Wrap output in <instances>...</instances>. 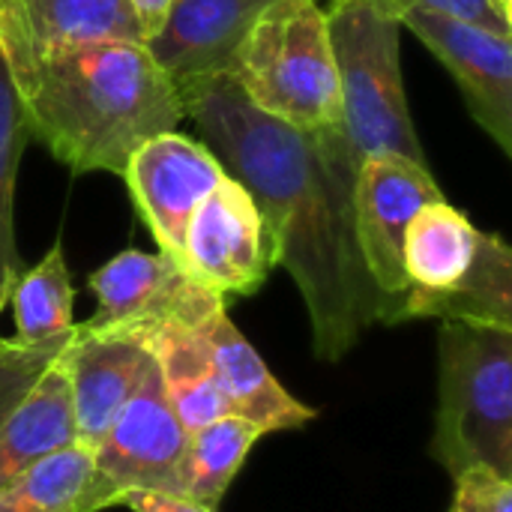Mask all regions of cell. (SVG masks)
Instances as JSON below:
<instances>
[{"label": "cell", "instance_id": "1", "mask_svg": "<svg viewBox=\"0 0 512 512\" xmlns=\"http://www.w3.org/2000/svg\"><path fill=\"white\" fill-rule=\"evenodd\" d=\"M180 96L225 174L258 204L276 267H285L303 294L315 357L336 363L375 324H399L396 306L378 291L360 255L354 186L330 171L315 135L249 105L222 72Z\"/></svg>", "mask_w": 512, "mask_h": 512}, {"label": "cell", "instance_id": "2", "mask_svg": "<svg viewBox=\"0 0 512 512\" xmlns=\"http://www.w3.org/2000/svg\"><path fill=\"white\" fill-rule=\"evenodd\" d=\"M27 129L75 174H123L150 138L186 117L183 96L144 42H93L39 54L15 78Z\"/></svg>", "mask_w": 512, "mask_h": 512}, {"label": "cell", "instance_id": "3", "mask_svg": "<svg viewBox=\"0 0 512 512\" xmlns=\"http://www.w3.org/2000/svg\"><path fill=\"white\" fill-rule=\"evenodd\" d=\"M324 9L339 75V123L312 135L330 171L354 186L369 156L396 153L429 165L402 84L399 12L387 0H330Z\"/></svg>", "mask_w": 512, "mask_h": 512}, {"label": "cell", "instance_id": "4", "mask_svg": "<svg viewBox=\"0 0 512 512\" xmlns=\"http://www.w3.org/2000/svg\"><path fill=\"white\" fill-rule=\"evenodd\" d=\"M429 453L450 477L489 468L512 480V330L441 321Z\"/></svg>", "mask_w": 512, "mask_h": 512}, {"label": "cell", "instance_id": "5", "mask_svg": "<svg viewBox=\"0 0 512 512\" xmlns=\"http://www.w3.org/2000/svg\"><path fill=\"white\" fill-rule=\"evenodd\" d=\"M222 75L273 120L318 132L339 123V75L321 0H273Z\"/></svg>", "mask_w": 512, "mask_h": 512}, {"label": "cell", "instance_id": "6", "mask_svg": "<svg viewBox=\"0 0 512 512\" xmlns=\"http://www.w3.org/2000/svg\"><path fill=\"white\" fill-rule=\"evenodd\" d=\"M96 312L87 330L147 333L162 324H204L228 309V300L201 285L177 258L165 252L126 249L90 276Z\"/></svg>", "mask_w": 512, "mask_h": 512}, {"label": "cell", "instance_id": "7", "mask_svg": "<svg viewBox=\"0 0 512 512\" xmlns=\"http://www.w3.org/2000/svg\"><path fill=\"white\" fill-rule=\"evenodd\" d=\"M186 444L189 432L177 420L153 360L138 390L93 450L96 480L108 492L111 507H117L126 492L177 495Z\"/></svg>", "mask_w": 512, "mask_h": 512}, {"label": "cell", "instance_id": "8", "mask_svg": "<svg viewBox=\"0 0 512 512\" xmlns=\"http://www.w3.org/2000/svg\"><path fill=\"white\" fill-rule=\"evenodd\" d=\"M435 201H447L435 183L429 165L414 159L381 153L360 165L354 183V231L360 255L378 285V291L396 306L402 324V300L408 294L405 276V234L414 216Z\"/></svg>", "mask_w": 512, "mask_h": 512}, {"label": "cell", "instance_id": "9", "mask_svg": "<svg viewBox=\"0 0 512 512\" xmlns=\"http://www.w3.org/2000/svg\"><path fill=\"white\" fill-rule=\"evenodd\" d=\"M180 264L219 297L255 294L276 267V246L243 183H222L192 213Z\"/></svg>", "mask_w": 512, "mask_h": 512}, {"label": "cell", "instance_id": "10", "mask_svg": "<svg viewBox=\"0 0 512 512\" xmlns=\"http://www.w3.org/2000/svg\"><path fill=\"white\" fill-rule=\"evenodd\" d=\"M120 177L147 231L159 243V252L180 261L189 219L222 183L225 168L207 144L174 129L144 141L129 156Z\"/></svg>", "mask_w": 512, "mask_h": 512}, {"label": "cell", "instance_id": "11", "mask_svg": "<svg viewBox=\"0 0 512 512\" xmlns=\"http://www.w3.org/2000/svg\"><path fill=\"white\" fill-rule=\"evenodd\" d=\"M399 21L450 69L474 120L507 156H512L510 36L414 6L402 9Z\"/></svg>", "mask_w": 512, "mask_h": 512}, {"label": "cell", "instance_id": "12", "mask_svg": "<svg viewBox=\"0 0 512 512\" xmlns=\"http://www.w3.org/2000/svg\"><path fill=\"white\" fill-rule=\"evenodd\" d=\"M63 363L78 444L96 450L153 366V354L141 333L87 330L84 324H75L72 339L63 348Z\"/></svg>", "mask_w": 512, "mask_h": 512}, {"label": "cell", "instance_id": "13", "mask_svg": "<svg viewBox=\"0 0 512 512\" xmlns=\"http://www.w3.org/2000/svg\"><path fill=\"white\" fill-rule=\"evenodd\" d=\"M273 0H171L147 51L186 90L225 69L231 51Z\"/></svg>", "mask_w": 512, "mask_h": 512}, {"label": "cell", "instance_id": "14", "mask_svg": "<svg viewBox=\"0 0 512 512\" xmlns=\"http://www.w3.org/2000/svg\"><path fill=\"white\" fill-rule=\"evenodd\" d=\"M204 342L210 354L213 378L228 402V411L258 426L264 435L309 426L318 414L315 408L294 399L246 342V336L231 324L228 309L204 321Z\"/></svg>", "mask_w": 512, "mask_h": 512}, {"label": "cell", "instance_id": "15", "mask_svg": "<svg viewBox=\"0 0 512 512\" xmlns=\"http://www.w3.org/2000/svg\"><path fill=\"white\" fill-rule=\"evenodd\" d=\"M72 339V336H69ZM66 348V345H63ZM72 396L63 351L0 423V489L39 459L75 444Z\"/></svg>", "mask_w": 512, "mask_h": 512}, {"label": "cell", "instance_id": "16", "mask_svg": "<svg viewBox=\"0 0 512 512\" xmlns=\"http://www.w3.org/2000/svg\"><path fill=\"white\" fill-rule=\"evenodd\" d=\"M414 318L512 330V249L507 240L483 231L474 264L450 291L402 300V324Z\"/></svg>", "mask_w": 512, "mask_h": 512}, {"label": "cell", "instance_id": "17", "mask_svg": "<svg viewBox=\"0 0 512 512\" xmlns=\"http://www.w3.org/2000/svg\"><path fill=\"white\" fill-rule=\"evenodd\" d=\"M201 327L204 324H162L156 330L141 333L159 366L165 396L189 435L231 414L213 378Z\"/></svg>", "mask_w": 512, "mask_h": 512}, {"label": "cell", "instance_id": "18", "mask_svg": "<svg viewBox=\"0 0 512 512\" xmlns=\"http://www.w3.org/2000/svg\"><path fill=\"white\" fill-rule=\"evenodd\" d=\"M480 234L483 231L450 201L426 204L405 234V297H429L450 291L474 264Z\"/></svg>", "mask_w": 512, "mask_h": 512}, {"label": "cell", "instance_id": "19", "mask_svg": "<svg viewBox=\"0 0 512 512\" xmlns=\"http://www.w3.org/2000/svg\"><path fill=\"white\" fill-rule=\"evenodd\" d=\"M111 507L96 480L93 450L69 444L0 489V512H102Z\"/></svg>", "mask_w": 512, "mask_h": 512}, {"label": "cell", "instance_id": "20", "mask_svg": "<svg viewBox=\"0 0 512 512\" xmlns=\"http://www.w3.org/2000/svg\"><path fill=\"white\" fill-rule=\"evenodd\" d=\"M36 57L93 42H147L132 0H21Z\"/></svg>", "mask_w": 512, "mask_h": 512}, {"label": "cell", "instance_id": "21", "mask_svg": "<svg viewBox=\"0 0 512 512\" xmlns=\"http://www.w3.org/2000/svg\"><path fill=\"white\" fill-rule=\"evenodd\" d=\"M264 438L258 426L237 414H225L210 426L189 435L186 456L180 465V492L183 498L219 510L225 492L240 474L252 447Z\"/></svg>", "mask_w": 512, "mask_h": 512}, {"label": "cell", "instance_id": "22", "mask_svg": "<svg viewBox=\"0 0 512 512\" xmlns=\"http://www.w3.org/2000/svg\"><path fill=\"white\" fill-rule=\"evenodd\" d=\"M9 303L15 315L12 339L18 342H42V339L69 333L75 327L72 321L75 288H72L60 243H54L39 264L15 276Z\"/></svg>", "mask_w": 512, "mask_h": 512}, {"label": "cell", "instance_id": "23", "mask_svg": "<svg viewBox=\"0 0 512 512\" xmlns=\"http://www.w3.org/2000/svg\"><path fill=\"white\" fill-rule=\"evenodd\" d=\"M27 138H30L27 114L18 87L6 69V60L0 54V312L6 309L12 282L21 273V258L15 249V225H12V198H15V174Z\"/></svg>", "mask_w": 512, "mask_h": 512}, {"label": "cell", "instance_id": "24", "mask_svg": "<svg viewBox=\"0 0 512 512\" xmlns=\"http://www.w3.org/2000/svg\"><path fill=\"white\" fill-rule=\"evenodd\" d=\"M72 330L42 339V342L0 339V423L24 399V393L36 384V378L45 372V366L63 351Z\"/></svg>", "mask_w": 512, "mask_h": 512}, {"label": "cell", "instance_id": "25", "mask_svg": "<svg viewBox=\"0 0 512 512\" xmlns=\"http://www.w3.org/2000/svg\"><path fill=\"white\" fill-rule=\"evenodd\" d=\"M396 12L402 9H426L447 18L480 24L492 33L512 36V0H387Z\"/></svg>", "mask_w": 512, "mask_h": 512}, {"label": "cell", "instance_id": "26", "mask_svg": "<svg viewBox=\"0 0 512 512\" xmlns=\"http://www.w3.org/2000/svg\"><path fill=\"white\" fill-rule=\"evenodd\" d=\"M450 512H512V480L489 468H468L453 477Z\"/></svg>", "mask_w": 512, "mask_h": 512}, {"label": "cell", "instance_id": "27", "mask_svg": "<svg viewBox=\"0 0 512 512\" xmlns=\"http://www.w3.org/2000/svg\"><path fill=\"white\" fill-rule=\"evenodd\" d=\"M0 54L6 60L12 81L21 78L24 69L36 60L21 0H0Z\"/></svg>", "mask_w": 512, "mask_h": 512}, {"label": "cell", "instance_id": "28", "mask_svg": "<svg viewBox=\"0 0 512 512\" xmlns=\"http://www.w3.org/2000/svg\"><path fill=\"white\" fill-rule=\"evenodd\" d=\"M117 507L132 512H216L183 498V495H165V492H126Z\"/></svg>", "mask_w": 512, "mask_h": 512}, {"label": "cell", "instance_id": "29", "mask_svg": "<svg viewBox=\"0 0 512 512\" xmlns=\"http://www.w3.org/2000/svg\"><path fill=\"white\" fill-rule=\"evenodd\" d=\"M168 6H171V0H132V9H135L138 21L144 27V36H153L159 30Z\"/></svg>", "mask_w": 512, "mask_h": 512}]
</instances>
